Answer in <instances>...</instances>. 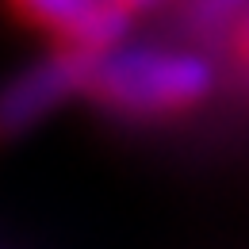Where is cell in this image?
<instances>
[{"instance_id":"cell-3","label":"cell","mask_w":249,"mask_h":249,"mask_svg":"<svg viewBox=\"0 0 249 249\" xmlns=\"http://www.w3.org/2000/svg\"><path fill=\"white\" fill-rule=\"evenodd\" d=\"M126 27H130V16H126V12H119V8L107 4V0H92L81 16L58 35V46H69V50L104 58L107 50H115V46L123 42Z\"/></svg>"},{"instance_id":"cell-5","label":"cell","mask_w":249,"mask_h":249,"mask_svg":"<svg viewBox=\"0 0 249 249\" xmlns=\"http://www.w3.org/2000/svg\"><path fill=\"white\" fill-rule=\"evenodd\" d=\"M246 8H249V0H192L188 4V23L196 31H215V27L234 23Z\"/></svg>"},{"instance_id":"cell-6","label":"cell","mask_w":249,"mask_h":249,"mask_svg":"<svg viewBox=\"0 0 249 249\" xmlns=\"http://www.w3.org/2000/svg\"><path fill=\"white\" fill-rule=\"evenodd\" d=\"M226 42H230V54L238 58V65L249 69V8L230 23V38H226Z\"/></svg>"},{"instance_id":"cell-7","label":"cell","mask_w":249,"mask_h":249,"mask_svg":"<svg viewBox=\"0 0 249 249\" xmlns=\"http://www.w3.org/2000/svg\"><path fill=\"white\" fill-rule=\"evenodd\" d=\"M107 4H115V8H119V12H126V16H130V19H134V16H138V12H146V8H154L157 0H107Z\"/></svg>"},{"instance_id":"cell-2","label":"cell","mask_w":249,"mask_h":249,"mask_svg":"<svg viewBox=\"0 0 249 249\" xmlns=\"http://www.w3.org/2000/svg\"><path fill=\"white\" fill-rule=\"evenodd\" d=\"M92 54H81V50H69L58 46L50 58H42L38 65L23 69L8 92L0 100V126L4 134H19L31 123H38L42 115H50L62 100H69L73 92H85L89 89V77H92Z\"/></svg>"},{"instance_id":"cell-1","label":"cell","mask_w":249,"mask_h":249,"mask_svg":"<svg viewBox=\"0 0 249 249\" xmlns=\"http://www.w3.org/2000/svg\"><path fill=\"white\" fill-rule=\"evenodd\" d=\"M85 92L119 115H173L211 92V65L177 50L115 46L96 58Z\"/></svg>"},{"instance_id":"cell-4","label":"cell","mask_w":249,"mask_h":249,"mask_svg":"<svg viewBox=\"0 0 249 249\" xmlns=\"http://www.w3.org/2000/svg\"><path fill=\"white\" fill-rule=\"evenodd\" d=\"M92 0H12V12L38 31H54L62 35Z\"/></svg>"}]
</instances>
